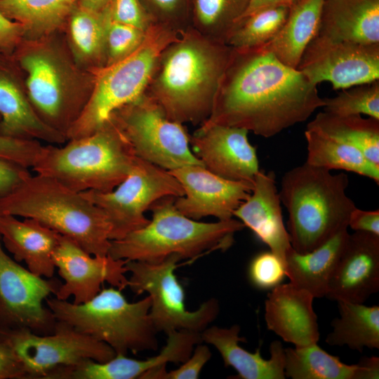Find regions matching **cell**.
Segmentation results:
<instances>
[{
	"instance_id": "obj_38",
	"label": "cell",
	"mask_w": 379,
	"mask_h": 379,
	"mask_svg": "<svg viewBox=\"0 0 379 379\" xmlns=\"http://www.w3.org/2000/svg\"><path fill=\"white\" fill-rule=\"evenodd\" d=\"M152 22L177 33L191 27L192 0H140Z\"/></svg>"
},
{
	"instance_id": "obj_44",
	"label": "cell",
	"mask_w": 379,
	"mask_h": 379,
	"mask_svg": "<svg viewBox=\"0 0 379 379\" xmlns=\"http://www.w3.org/2000/svg\"><path fill=\"white\" fill-rule=\"evenodd\" d=\"M29 174L27 168L0 159V201L13 192Z\"/></svg>"
},
{
	"instance_id": "obj_30",
	"label": "cell",
	"mask_w": 379,
	"mask_h": 379,
	"mask_svg": "<svg viewBox=\"0 0 379 379\" xmlns=\"http://www.w3.org/2000/svg\"><path fill=\"white\" fill-rule=\"evenodd\" d=\"M306 163L331 170L353 172L379 184V166L369 161L357 148L319 132L306 129Z\"/></svg>"
},
{
	"instance_id": "obj_13",
	"label": "cell",
	"mask_w": 379,
	"mask_h": 379,
	"mask_svg": "<svg viewBox=\"0 0 379 379\" xmlns=\"http://www.w3.org/2000/svg\"><path fill=\"white\" fill-rule=\"evenodd\" d=\"M5 331L23 363L26 379H44L58 367L75 366L88 359L105 362L116 356L107 344L62 321H57L55 331L48 335L25 329Z\"/></svg>"
},
{
	"instance_id": "obj_37",
	"label": "cell",
	"mask_w": 379,
	"mask_h": 379,
	"mask_svg": "<svg viewBox=\"0 0 379 379\" xmlns=\"http://www.w3.org/2000/svg\"><path fill=\"white\" fill-rule=\"evenodd\" d=\"M147 32L110 20L106 33L105 67L114 65L135 52L145 39Z\"/></svg>"
},
{
	"instance_id": "obj_26",
	"label": "cell",
	"mask_w": 379,
	"mask_h": 379,
	"mask_svg": "<svg viewBox=\"0 0 379 379\" xmlns=\"http://www.w3.org/2000/svg\"><path fill=\"white\" fill-rule=\"evenodd\" d=\"M343 229L327 241L307 253H299L292 247L284 258L286 276L290 283L305 290L314 298L325 297L350 233Z\"/></svg>"
},
{
	"instance_id": "obj_1",
	"label": "cell",
	"mask_w": 379,
	"mask_h": 379,
	"mask_svg": "<svg viewBox=\"0 0 379 379\" xmlns=\"http://www.w3.org/2000/svg\"><path fill=\"white\" fill-rule=\"evenodd\" d=\"M232 49L205 121L270 138L323 107L317 86L263 46Z\"/></svg>"
},
{
	"instance_id": "obj_45",
	"label": "cell",
	"mask_w": 379,
	"mask_h": 379,
	"mask_svg": "<svg viewBox=\"0 0 379 379\" xmlns=\"http://www.w3.org/2000/svg\"><path fill=\"white\" fill-rule=\"evenodd\" d=\"M348 227L355 232L379 236V211H366L356 207L350 214Z\"/></svg>"
},
{
	"instance_id": "obj_9",
	"label": "cell",
	"mask_w": 379,
	"mask_h": 379,
	"mask_svg": "<svg viewBox=\"0 0 379 379\" xmlns=\"http://www.w3.org/2000/svg\"><path fill=\"white\" fill-rule=\"evenodd\" d=\"M172 255L158 262L128 260V287L136 295L147 293L151 299L149 316L157 332L174 331L201 333L218 316L220 305L211 298L195 311L185 307V290L175 274L181 260Z\"/></svg>"
},
{
	"instance_id": "obj_36",
	"label": "cell",
	"mask_w": 379,
	"mask_h": 379,
	"mask_svg": "<svg viewBox=\"0 0 379 379\" xmlns=\"http://www.w3.org/2000/svg\"><path fill=\"white\" fill-rule=\"evenodd\" d=\"M378 81L343 89L334 97L323 98L324 111L342 116L365 114L379 120Z\"/></svg>"
},
{
	"instance_id": "obj_6",
	"label": "cell",
	"mask_w": 379,
	"mask_h": 379,
	"mask_svg": "<svg viewBox=\"0 0 379 379\" xmlns=\"http://www.w3.org/2000/svg\"><path fill=\"white\" fill-rule=\"evenodd\" d=\"M69 140L63 147L42 145L32 168L79 192L114 190L138 157L111 119L93 133Z\"/></svg>"
},
{
	"instance_id": "obj_16",
	"label": "cell",
	"mask_w": 379,
	"mask_h": 379,
	"mask_svg": "<svg viewBox=\"0 0 379 379\" xmlns=\"http://www.w3.org/2000/svg\"><path fill=\"white\" fill-rule=\"evenodd\" d=\"M168 171L184 191L183 196L175 198V206L195 220L207 216L218 220L233 218L234 211L248 198L253 188V182L225 179L203 165H187Z\"/></svg>"
},
{
	"instance_id": "obj_10",
	"label": "cell",
	"mask_w": 379,
	"mask_h": 379,
	"mask_svg": "<svg viewBox=\"0 0 379 379\" xmlns=\"http://www.w3.org/2000/svg\"><path fill=\"white\" fill-rule=\"evenodd\" d=\"M131 145L135 155L167 171L203 165L190 147L182 124L171 120L161 107L143 93L114 111L110 118Z\"/></svg>"
},
{
	"instance_id": "obj_21",
	"label": "cell",
	"mask_w": 379,
	"mask_h": 379,
	"mask_svg": "<svg viewBox=\"0 0 379 379\" xmlns=\"http://www.w3.org/2000/svg\"><path fill=\"white\" fill-rule=\"evenodd\" d=\"M314 299L311 293L290 282L272 288L265 302L267 328L295 347L317 343L319 331Z\"/></svg>"
},
{
	"instance_id": "obj_25",
	"label": "cell",
	"mask_w": 379,
	"mask_h": 379,
	"mask_svg": "<svg viewBox=\"0 0 379 379\" xmlns=\"http://www.w3.org/2000/svg\"><path fill=\"white\" fill-rule=\"evenodd\" d=\"M285 376L292 379H378L379 358H362L348 365L317 343L284 349Z\"/></svg>"
},
{
	"instance_id": "obj_29",
	"label": "cell",
	"mask_w": 379,
	"mask_h": 379,
	"mask_svg": "<svg viewBox=\"0 0 379 379\" xmlns=\"http://www.w3.org/2000/svg\"><path fill=\"white\" fill-rule=\"evenodd\" d=\"M340 317L331 322L326 338L331 346L347 345L361 352L364 347L379 349V306L338 301Z\"/></svg>"
},
{
	"instance_id": "obj_17",
	"label": "cell",
	"mask_w": 379,
	"mask_h": 379,
	"mask_svg": "<svg viewBox=\"0 0 379 379\" xmlns=\"http://www.w3.org/2000/svg\"><path fill=\"white\" fill-rule=\"evenodd\" d=\"M248 132L205 121L190 136L191 150L211 173L227 180L253 182L259 161Z\"/></svg>"
},
{
	"instance_id": "obj_18",
	"label": "cell",
	"mask_w": 379,
	"mask_h": 379,
	"mask_svg": "<svg viewBox=\"0 0 379 379\" xmlns=\"http://www.w3.org/2000/svg\"><path fill=\"white\" fill-rule=\"evenodd\" d=\"M26 71L29 100L39 117L66 135L84 106L69 97L59 64L48 53L38 51L20 59Z\"/></svg>"
},
{
	"instance_id": "obj_43",
	"label": "cell",
	"mask_w": 379,
	"mask_h": 379,
	"mask_svg": "<svg viewBox=\"0 0 379 379\" xmlns=\"http://www.w3.org/2000/svg\"><path fill=\"white\" fill-rule=\"evenodd\" d=\"M211 357L208 347L199 343L194 347L191 356L178 368L169 372L165 371L161 379H197Z\"/></svg>"
},
{
	"instance_id": "obj_5",
	"label": "cell",
	"mask_w": 379,
	"mask_h": 379,
	"mask_svg": "<svg viewBox=\"0 0 379 379\" xmlns=\"http://www.w3.org/2000/svg\"><path fill=\"white\" fill-rule=\"evenodd\" d=\"M175 197L154 202L149 210L152 218L144 227L112 240L108 255L114 259L161 262L172 255L195 259L207 251H225L234 235L245 226L234 218L204 222L191 219L175 206Z\"/></svg>"
},
{
	"instance_id": "obj_7",
	"label": "cell",
	"mask_w": 379,
	"mask_h": 379,
	"mask_svg": "<svg viewBox=\"0 0 379 379\" xmlns=\"http://www.w3.org/2000/svg\"><path fill=\"white\" fill-rule=\"evenodd\" d=\"M121 291L113 286L102 288L82 304L55 297L45 302L58 321L107 344L116 354L157 350L158 332L149 316V296L130 302Z\"/></svg>"
},
{
	"instance_id": "obj_41",
	"label": "cell",
	"mask_w": 379,
	"mask_h": 379,
	"mask_svg": "<svg viewBox=\"0 0 379 379\" xmlns=\"http://www.w3.org/2000/svg\"><path fill=\"white\" fill-rule=\"evenodd\" d=\"M42 145L38 140H22L0 133V159L32 168Z\"/></svg>"
},
{
	"instance_id": "obj_31",
	"label": "cell",
	"mask_w": 379,
	"mask_h": 379,
	"mask_svg": "<svg viewBox=\"0 0 379 379\" xmlns=\"http://www.w3.org/2000/svg\"><path fill=\"white\" fill-rule=\"evenodd\" d=\"M349 144L379 166V120L361 115H336L319 112L307 128Z\"/></svg>"
},
{
	"instance_id": "obj_12",
	"label": "cell",
	"mask_w": 379,
	"mask_h": 379,
	"mask_svg": "<svg viewBox=\"0 0 379 379\" xmlns=\"http://www.w3.org/2000/svg\"><path fill=\"white\" fill-rule=\"evenodd\" d=\"M62 282L32 273L8 256L0 236V329H25L37 335L55 331L57 319L44 301Z\"/></svg>"
},
{
	"instance_id": "obj_47",
	"label": "cell",
	"mask_w": 379,
	"mask_h": 379,
	"mask_svg": "<svg viewBox=\"0 0 379 379\" xmlns=\"http://www.w3.org/2000/svg\"><path fill=\"white\" fill-rule=\"evenodd\" d=\"M280 5L291 6V0H249L248 7L242 18L260 9Z\"/></svg>"
},
{
	"instance_id": "obj_48",
	"label": "cell",
	"mask_w": 379,
	"mask_h": 379,
	"mask_svg": "<svg viewBox=\"0 0 379 379\" xmlns=\"http://www.w3.org/2000/svg\"><path fill=\"white\" fill-rule=\"evenodd\" d=\"M111 0H74L76 5L95 11H103L109 4Z\"/></svg>"
},
{
	"instance_id": "obj_8",
	"label": "cell",
	"mask_w": 379,
	"mask_h": 379,
	"mask_svg": "<svg viewBox=\"0 0 379 379\" xmlns=\"http://www.w3.org/2000/svg\"><path fill=\"white\" fill-rule=\"evenodd\" d=\"M178 33L153 24L142 45L125 59L99 69L94 88L77 119L66 133L67 140L98 131L117 109L145 91L159 57Z\"/></svg>"
},
{
	"instance_id": "obj_46",
	"label": "cell",
	"mask_w": 379,
	"mask_h": 379,
	"mask_svg": "<svg viewBox=\"0 0 379 379\" xmlns=\"http://www.w3.org/2000/svg\"><path fill=\"white\" fill-rule=\"evenodd\" d=\"M24 28L21 24L4 16L0 11V46H12L21 35Z\"/></svg>"
},
{
	"instance_id": "obj_14",
	"label": "cell",
	"mask_w": 379,
	"mask_h": 379,
	"mask_svg": "<svg viewBox=\"0 0 379 379\" xmlns=\"http://www.w3.org/2000/svg\"><path fill=\"white\" fill-rule=\"evenodd\" d=\"M297 69L317 86L328 82L334 90L379 80V44L335 41L315 36Z\"/></svg>"
},
{
	"instance_id": "obj_49",
	"label": "cell",
	"mask_w": 379,
	"mask_h": 379,
	"mask_svg": "<svg viewBox=\"0 0 379 379\" xmlns=\"http://www.w3.org/2000/svg\"><path fill=\"white\" fill-rule=\"evenodd\" d=\"M300 1H301V0H291V6L293 5V4H297Z\"/></svg>"
},
{
	"instance_id": "obj_15",
	"label": "cell",
	"mask_w": 379,
	"mask_h": 379,
	"mask_svg": "<svg viewBox=\"0 0 379 379\" xmlns=\"http://www.w3.org/2000/svg\"><path fill=\"white\" fill-rule=\"evenodd\" d=\"M53 260L64 280L55 294L59 300H67L73 296V303H84L100 291L104 282L121 291L128 286L126 276L128 260L91 255L65 236L61 235Z\"/></svg>"
},
{
	"instance_id": "obj_20",
	"label": "cell",
	"mask_w": 379,
	"mask_h": 379,
	"mask_svg": "<svg viewBox=\"0 0 379 379\" xmlns=\"http://www.w3.org/2000/svg\"><path fill=\"white\" fill-rule=\"evenodd\" d=\"M233 216L284 262L286 253L292 246L273 171H259L248 198L234 211Z\"/></svg>"
},
{
	"instance_id": "obj_39",
	"label": "cell",
	"mask_w": 379,
	"mask_h": 379,
	"mask_svg": "<svg viewBox=\"0 0 379 379\" xmlns=\"http://www.w3.org/2000/svg\"><path fill=\"white\" fill-rule=\"evenodd\" d=\"M248 278L260 289L278 286L286 277L284 262L271 251L257 254L248 267Z\"/></svg>"
},
{
	"instance_id": "obj_35",
	"label": "cell",
	"mask_w": 379,
	"mask_h": 379,
	"mask_svg": "<svg viewBox=\"0 0 379 379\" xmlns=\"http://www.w3.org/2000/svg\"><path fill=\"white\" fill-rule=\"evenodd\" d=\"M290 8L287 5L267 7L244 16L230 31L225 44L234 49L265 45L284 24Z\"/></svg>"
},
{
	"instance_id": "obj_11",
	"label": "cell",
	"mask_w": 379,
	"mask_h": 379,
	"mask_svg": "<svg viewBox=\"0 0 379 379\" xmlns=\"http://www.w3.org/2000/svg\"><path fill=\"white\" fill-rule=\"evenodd\" d=\"M81 194L105 213L112 241L147 225L150 220L145 213L154 202L166 197H182L184 191L168 171L137 157L130 173L114 190Z\"/></svg>"
},
{
	"instance_id": "obj_32",
	"label": "cell",
	"mask_w": 379,
	"mask_h": 379,
	"mask_svg": "<svg viewBox=\"0 0 379 379\" xmlns=\"http://www.w3.org/2000/svg\"><path fill=\"white\" fill-rule=\"evenodd\" d=\"M67 21L77 57L104 67L106 33L110 21L107 7L95 11L74 4Z\"/></svg>"
},
{
	"instance_id": "obj_40",
	"label": "cell",
	"mask_w": 379,
	"mask_h": 379,
	"mask_svg": "<svg viewBox=\"0 0 379 379\" xmlns=\"http://www.w3.org/2000/svg\"><path fill=\"white\" fill-rule=\"evenodd\" d=\"M107 10L112 22L145 31L154 24L140 0H111Z\"/></svg>"
},
{
	"instance_id": "obj_19",
	"label": "cell",
	"mask_w": 379,
	"mask_h": 379,
	"mask_svg": "<svg viewBox=\"0 0 379 379\" xmlns=\"http://www.w3.org/2000/svg\"><path fill=\"white\" fill-rule=\"evenodd\" d=\"M379 291V236L364 232L350 234L325 298L364 303Z\"/></svg>"
},
{
	"instance_id": "obj_22",
	"label": "cell",
	"mask_w": 379,
	"mask_h": 379,
	"mask_svg": "<svg viewBox=\"0 0 379 379\" xmlns=\"http://www.w3.org/2000/svg\"><path fill=\"white\" fill-rule=\"evenodd\" d=\"M0 236L4 245L18 262L39 277L51 278L55 267L53 253L61 235L32 218L0 214Z\"/></svg>"
},
{
	"instance_id": "obj_33",
	"label": "cell",
	"mask_w": 379,
	"mask_h": 379,
	"mask_svg": "<svg viewBox=\"0 0 379 379\" xmlns=\"http://www.w3.org/2000/svg\"><path fill=\"white\" fill-rule=\"evenodd\" d=\"M74 0H0V11L32 34L47 33L68 20Z\"/></svg>"
},
{
	"instance_id": "obj_28",
	"label": "cell",
	"mask_w": 379,
	"mask_h": 379,
	"mask_svg": "<svg viewBox=\"0 0 379 379\" xmlns=\"http://www.w3.org/2000/svg\"><path fill=\"white\" fill-rule=\"evenodd\" d=\"M324 0H301L291 6L275 36L262 46L283 64L297 69L302 55L317 35Z\"/></svg>"
},
{
	"instance_id": "obj_2",
	"label": "cell",
	"mask_w": 379,
	"mask_h": 379,
	"mask_svg": "<svg viewBox=\"0 0 379 379\" xmlns=\"http://www.w3.org/2000/svg\"><path fill=\"white\" fill-rule=\"evenodd\" d=\"M232 50L190 27L162 51L144 93L171 120L201 125L211 113Z\"/></svg>"
},
{
	"instance_id": "obj_24",
	"label": "cell",
	"mask_w": 379,
	"mask_h": 379,
	"mask_svg": "<svg viewBox=\"0 0 379 379\" xmlns=\"http://www.w3.org/2000/svg\"><path fill=\"white\" fill-rule=\"evenodd\" d=\"M317 36L379 44V0H324Z\"/></svg>"
},
{
	"instance_id": "obj_23",
	"label": "cell",
	"mask_w": 379,
	"mask_h": 379,
	"mask_svg": "<svg viewBox=\"0 0 379 379\" xmlns=\"http://www.w3.org/2000/svg\"><path fill=\"white\" fill-rule=\"evenodd\" d=\"M240 326L230 328L213 326L201 333L202 343L213 345L220 352L225 366H232L237 372L234 378L241 379H284V348L279 340L272 342L270 347V358L262 357L258 347L250 352L239 345L246 341L239 337Z\"/></svg>"
},
{
	"instance_id": "obj_3",
	"label": "cell",
	"mask_w": 379,
	"mask_h": 379,
	"mask_svg": "<svg viewBox=\"0 0 379 379\" xmlns=\"http://www.w3.org/2000/svg\"><path fill=\"white\" fill-rule=\"evenodd\" d=\"M349 178L305 162L288 171L279 196L288 213V232L292 248L307 253L348 228L357 207L346 194Z\"/></svg>"
},
{
	"instance_id": "obj_34",
	"label": "cell",
	"mask_w": 379,
	"mask_h": 379,
	"mask_svg": "<svg viewBox=\"0 0 379 379\" xmlns=\"http://www.w3.org/2000/svg\"><path fill=\"white\" fill-rule=\"evenodd\" d=\"M248 1L192 0L191 27L207 38L225 44L229 33L244 15Z\"/></svg>"
},
{
	"instance_id": "obj_27",
	"label": "cell",
	"mask_w": 379,
	"mask_h": 379,
	"mask_svg": "<svg viewBox=\"0 0 379 379\" xmlns=\"http://www.w3.org/2000/svg\"><path fill=\"white\" fill-rule=\"evenodd\" d=\"M0 133L22 140H43L61 144L65 135L46 124L29 100L8 77L0 73Z\"/></svg>"
},
{
	"instance_id": "obj_42",
	"label": "cell",
	"mask_w": 379,
	"mask_h": 379,
	"mask_svg": "<svg viewBox=\"0 0 379 379\" xmlns=\"http://www.w3.org/2000/svg\"><path fill=\"white\" fill-rule=\"evenodd\" d=\"M22 360L5 330L0 329V379H26Z\"/></svg>"
},
{
	"instance_id": "obj_4",
	"label": "cell",
	"mask_w": 379,
	"mask_h": 379,
	"mask_svg": "<svg viewBox=\"0 0 379 379\" xmlns=\"http://www.w3.org/2000/svg\"><path fill=\"white\" fill-rule=\"evenodd\" d=\"M0 214L32 218L91 255H108L111 227L105 213L81 192L50 177L29 174L0 201Z\"/></svg>"
}]
</instances>
